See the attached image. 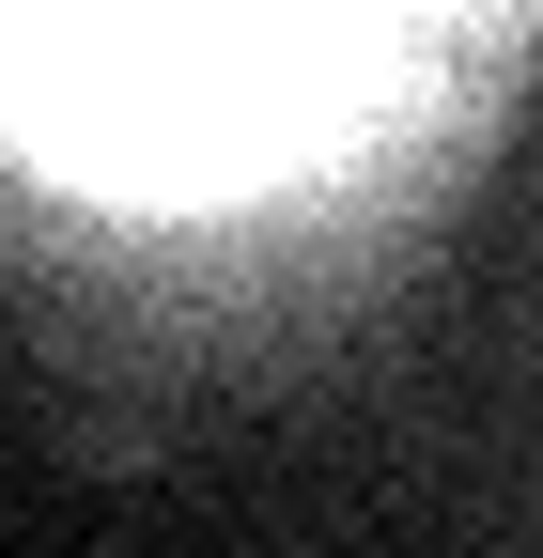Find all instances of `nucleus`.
I'll use <instances>...</instances> for the list:
<instances>
[{
    "instance_id": "obj_1",
    "label": "nucleus",
    "mask_w": 543,
    "mask_h": 558,
    "mask_svg": "<svg viewBox=\"0 0 543 558\" xmlns=\"http://www.w3.org/2000/svg\"><path fill=\"white\" fill-rule=\"evenodd\" d=\"M388 0H0V94L79 140H264L342 94Z\"/></svg>"
}]
</instances>
